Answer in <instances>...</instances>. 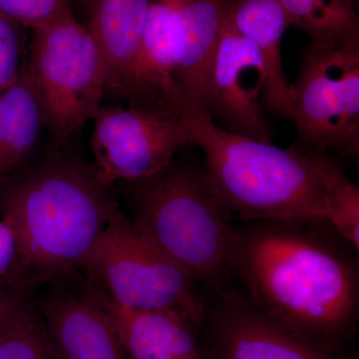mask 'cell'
Masks as SVG:
<instances>
[{"label":"cell","instance_id":"5b68a950","mask_svg":"<svg viewBox=\"0 0 359 359\" xmlns=\"http://www.w3.org/2000/svg\"><path fill=\"white\" fill-rule=\"evenodd\" d=\"M34 32L23 65L39 98L44 129L59 147L79 134L101 107L107 71L93 37L72 11Z\"/></svg>","mask_w":359,"mask_h":359},{"label":"cell","instance_id":"30bf717a","mask_svg":"<svg viewBox=\"0 0 359 359\" xmlns=\"http://www.w3.org/2000/svg\"><path fill=\"white\" fill-rule=\"evenodd\" d=\"M266 68L259 50L224 16L204 106V117L240 136L273 143L263 99Z\"/></svg>","mask_w":359,"mask_h":359},{"label":"cell","instance_id":"7a4b0ae2","mask_svg":"<svg viewBox=\"0 0 359 359\" xmlns=\"http://www.w3.org/2000/svg\"><path fill=\"white\" fill-rule=\"evenodd\" d=\"M309 219L235 229L231 273L271 318L321 341L344 332L358 309L355 264Z\"/></svg>","mask_w":359,"mask_h":359},{"label":"cell","instance_id":"8992f818","mask_svg":"<svg viewBox=\"0 0 359 359\" xmlns=\"http://www.w3.org/2000/svg\"><path fill=\"white\" fill-rule=\"evenodd\" d=\"M112 301L141 311H171L200 325L207 304L192 276L117 209L85 259Z\"/></svg>","mask_w":359,"mask_h":359},{"label":"cell","instance_id":"ffe728a7","mask_svg":"<svg viewBox=\"0 0 359 359\" xmlns=\"http://www.w3.org/2000/svg\"><path fill=\"white\" fill-rule=\"evenodd\" d=\"M71 11L69 0H0V13L36 30Z\"/></svg>","mask_w":359,"mask_h":359},{"label":"cell","instance_id":"7c38bea8","mask_svg":"<svg viewBox=\"0 0 359 359\" xmlns=\"http://www.w3.org/2000/svg\"><path fill=\"white\" fill-rule=\"evenodd\" d=\"M41 325L52 359H126L109 316L92 294L49 302Z\"/></svg>","mask_w":359,"mask_h":359},{"label":"cell","instance_id":"2e32d148","mask_svg":"<svg viewBox=\"0 0 359 359\" xmlns=\"http://www.w3.org/2000/svg\"><path fill=\"white\" fill-rule=\"evenodd\" d=\"M152 0H89L88 32L102 56L108 88L129 95Z\"/></svg>","mask_w":359,"mask_h":359},{"label":"cell","instance_id":"e0dca14e","mask_svg":"<svg viewBox=\"0 0 359 359\" xmlns=\"http://www.w3.org/2000/svg\"><path fill=\"white\" fill-rule=\"evenodd\" d=\"M43 118L25 65L15 83L0 93V188L32 156Z\"/></svg>","mask_w":359,"mask_h":359},{"label":"cell","instance_id":"277c9868","mask_svg":"<svg viewBox=\"0 0 359 359\" xmlns=\"http://www.w3.org/2000/svg\"><path fill=\"white\" fill-rule=\"evenodd\" d=\"M125 184L137 228L196 282L214 294L228 289L235 228L205 170L175 158Z\"/></svg>","mask_w":359,"mask_h":359},{"label":"cell","instance_id":"5bb4252c","mask_svg":"<svg viewBox=\"0 0 359 359\" xmlns=\"http://www.w3.org/2000/svg\"><path fill=\"white\" fill-rule=\"evenodd\" d=\"M226 18L263 58L266 68L264 111L292 122V84L285 76L280 53L283 34L290 26L285 9L278 0H228Z\"/></svg>","mask_w":359,"mask_h":359},{"label":"cell","instance_id":"ac0fdd59","mask_svg":"<svg viewBox=\"0 0 359 359\" xmlns=\"http://www.w3.org/2000/svg\"><path fill=\"white\" fill-rule=\"evenodd\" d=\"M290 25L301 28L313 43L332 45L359 39L353 0H278Z\"/></svg>","mask_w":359,"mask_h":359},{"label":"cell","instance_id":"4fadbf2b","mask_svg":"<svg viewBox=\"0 0 359 359\" xmlns=\"http://www.w3.org/2000/svg\"><path fill=\"white\" fill-rule=\"evenodd\" d=\"M91 294L109 316L132 359H203L192 328L197 325L184 314L130 309L101 292Z\"/></svg>","mask_w":359,"mask_h":359},{"label":"cell","instance_id":"3957f363","mask_svg":"<svg viewBox=\"0 0 359 359\" xmlns=\"http://www.w3.org/2000/svg\"><path fill=\"white\" fill-rule=\"evenodd\" d=\"M116 209L93 168L63 155L26 172L7 187L2 200L20 261L48 273L83 266Z\"/></svg>","mask_w":359,"mask_h":359},{"label":"cell","instance_id":"8fae6325","mask_svg":"<svg viewBox=\"0 0 359 359\" xmlns=\"http://www.w3.org/2000/svg\"><path fill=\"white\" fill-rule=\"evenodd\" d=\"M226 6L228 0H180L175 11V82L191 116L204 117Z\"/></svg>","mask_w":359,"mask_h":359},{"label":"cell","instance_id":"d6986e66","mask_svg":"<svg viewBox=\"0 0 359 359\" xmlns=\"http://www.w3.org/2000/svg\"><path fill=\"white\" fill-rule=\"evenodd\" d=\"M0 359H52L41 321L23 302L0 327Z\"/></svg>","mask_w":359,"mask_h":359},{"label":"cell","instance_id":"6da1fadb","mask_svg":"<svg viewBox=\"0 0 359 359\" xmlns=\"http://www.w3.org/2000/svg\"><path fill=\"white\" fill-rule=\"evenodd\" d=\"M191 144L230 221L320 219L334 230L359 215L358 187L325 151L289 148L226 131L209 118H183Z\"/></svg>","mask_w":359,"mask_h":359},{"label":"cell","instance_id":"ba28073f","mask_svg":"<svg viewBox=\"0 0 359 359\" xmlns=\"http://www.w3.org/2000/svg\"><path fill=\"white\" fill-rule=\"evenodd\" d=\"M92 121V168L108 187L157 173L191 145L183 118L162 105L101 106Z\"/></svg>","mask_w":359,"mask_h":359},{"label":"cell","instance_id":"603a6c76","mask_svg":"<svg viewBox=\"0 0 359 359\" xmlns=\"http://www.w3.org/2000/svg\"><path fill=\"white\" fill-rule=\"evenodd\" d=\"M22 302L16 295L0 292V327L6 323L16 309L20 308Z\"/></svg>","mask_w":359,"mask_h":359},{"label":"cell","instance_id":"9a60e30c","mask_svg":"<svg viewBox=\"0 0 359 359\" xmlns=\"http://www.w3.org/2000/svg\"><path fill=\"white\" fill-rule=\"evenodd\" d=\"M180 0H152L132 77L135 104L162 105L180 117L191 116L175 82L173 18Z\"/></svg>","mask_w":359,"mask_h":359},{"label":"cell","instance_id":"9c48e42d","mask_svg":"<svg viewBox=\"0 0 359 359\" xmlns=\"http://www.w3.org/2000/svg\"><path fill=\"white\" fill-rule=\"evenodd\" d=\"M207 304L203 359H334L323 342L287 327L229 289Z\"/></svg>","mask_w":359,"mask_h":359},{"label":"cell","instance_id":"44dd1931","mask_svg":"<svg viewBox=\"0 0 359 359\" xmlns=\"http://www.w3.org/2000/svg\"><path fill=\"white\" fill-rule=\"evenodd\" d=\"M21 25L0 13V93L15 83L22 68Z\"/></svg>","mask_w":359,"mask_h":359},{"label":"cell","instance_id":"7402d4cb","mask_svg":"<svg viewBox=\"0 0 359 359\" xmlns=\"http://www.w3.org/2000/svg\"><path fill=\"white\" fill-rule=\"evenodd\" d=\"M20 259L18 238L11 224L0 221V276L6 275Z\"/></svg>","mask_w":359,"mask_h":359},{"label":"cell","instance_id":"52a82bcc","mask_svg":"<svg viewBox=\"0 0 359 359\" xmlns=\"http://www.w3.org/2000/svg\"><path fill=\"white\" fill-rule=\"evenodd\" d=\"M299 142L337 151L347 159L359 154V39L302 50L292 84Z\"/></svg>","mask_w":359,"mask_h":359}]
</instances>
